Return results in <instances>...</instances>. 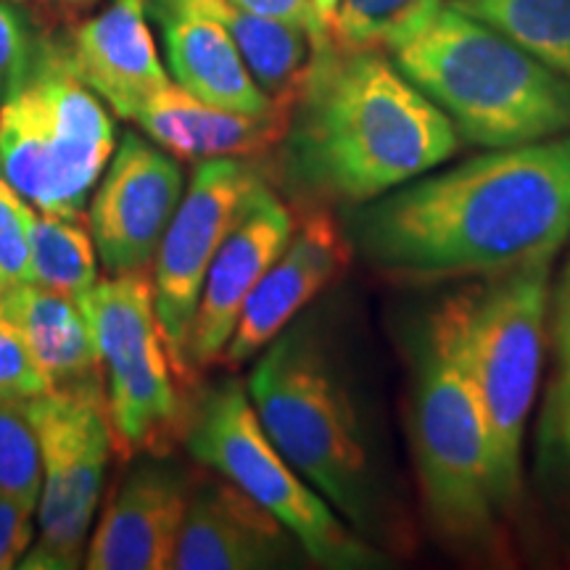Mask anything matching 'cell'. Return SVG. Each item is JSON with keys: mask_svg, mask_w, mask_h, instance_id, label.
Instances as JSON below:
<instances>
[{"mask_svg": "<svg viewBox=\"0 0 570 570\" xmlns=\"http://www.w3.org/2000/svg\"><path fill=\"white\" fill-rule=\"evenodd\" d=\"M348 240L396 277L502 275L547 259L570 233V135L489 148L360 206Z\"/></svg>", "mask_w": 570, "mask_h": 570, "instance_id": "obj_1", "label": "cell"}, {"mask_svg": "<svg viewBox=\"0 0 570 570\" xmlns=\"http://www.w3.org/2000/svg\"><path fill=\"white\" fill-rule=\"evenodd\" d=\"M281 148L298 194L362 206L444 164L460 135L386 48L327 38L312 46Z\"/></svg>", "mask_w": 570, "mask_h": 570, "instance_id": "obj_2", "label": "cell"}, {"mask_svg": "<svg viewBox=\"0 0 570 570\" xmlns=\"http://www.w3.org/2000/svg\"><path fill=\"white\" fill-rule=\"evenodd\" d=\"M383 48L446 114L460 140L512 148L570 132L566 77L446 0L399 27Z\"/></svg>", "mask_w": 570, "mask_h": 570, "instance_id": "obj_3", "label": "cell"}, {"mask_svg": "<svg viewBox=\"0 0 570 570\" xmlns=\"http://www.w3.org/2000/svg\"><path fill=\"white\" fill-rule=\"evenodd\" d=\"M475 288L449 296L415 344L412 441L431 523L460 547L489 544L502 512L491 446L468 356Z\"/></svg>", "mask_w": 570, "mask_h": 570, "instance_id": "obj_4", "label": "cell"}, {"mask_svg": "<svg viewBox=\"0 0 570 570\" xmlns=\"http://www.w3.org/2000/svg\"><path fill=\"white\" fill-rule=\"evenodd\" d=\"M114 146L111 114L75 75L63 40L38 35L0 106V177L38 212L82 217Z\"/></svg>", "mask_w": 570, "mask_h": 570, "instance_id": "obj_5", "label": "cell"}, {"mask_svg": "<svg viewBox=\"0 0 570 570\" xmlns=\"http://www.w3.org/2000/svg\"><path fill=\"white\" fill-rule=\"evenodd\" d=\"M248 396L262 428L302 479L354 531L375 525V475L346 389L309 327H285L259 354Z\"/></svg>", "mask_w": 570, "mask_h": 570, "instance_id": "obj_6", "label": "cell"}, {"mask_svg": "<svg viewBox=\"0 0 570 570\" xmlns=\"http://www.w3.org/2000/svg\"><path fill=\"white\" fill-rule=\"evenodd\" d=\"M550 262L537 259L475 288L468 323V356L487 420L491 465L502 512L523 491V439L537 399L547 344Z\"/></svg>", "mask_w": 570, "mask_h": 570, "instance_id": "obj_7", "label": "cell"}, {"mask_svg": "<svg viewBox=\"0 0 570 570\" xmlns=\"http://www.w3.org/2000/svg\"><path fill=\"white\" fill-rule=\"evenodd\" d=\"M185 433L194 460L273 512L306 558L327 568L381 566V554L283 458L262 428L244 383L233 377L214 386L190 415Z\"/></svg>", "mask_w": 570, "mask_h": 570, "instance_id": "obj_8", "label": "cell"}, {"mask_svg": "<svg viewBox=\"0 0 570 570\" xmlns=\"http://www.w3.org/2000/svg\"><path fill=\"white\" fill-rule=\"evenodd\" d=\"M104 370L114 449L122 458H164L188 431L183 383L177 381L148 269L109 275L80 298Z\"/></svg>", "mask_w": 570, "mask_h": 570, "instance_id": "obj_9", "label": "cell"}, {"mask_svg": "<svg viewBox=\"0 0 570 570\" xmlns=\"http://www.w3.org/2000/svg\"><path fill=\"white\" fill-rule=\"evenodd\" d=\"M40 446L42 487L38 529L24 570H75L85 566V550L114 439L104 381L48 391L24 407Z\"/></svg>", "mask_w": 570, "mask_h": 570, "instance_id": "obj_10", "label": "cell"}, {"mask_svg": "<svg viewBox=\"0 0 570 570\" xmlns=\"http://www.w3.org/2000/svg\"><path fill=\"white\" fill-rule=\"evenodd\" d=\"M265 177L248 159L198 161L154 259V306L164 344L183 389L194 383L190 325L209 265L225 235Z\"/></svg>", "mask_w": 570, "mask_h": 570, "instance_id": "obj_11", "label": "cell"}, {"mask_svg": "<svg viewBox=\"0 0 570 570\" xmlns=\"http://www.w3.org/2000/svg\"><path fill=\"white\" fill-rule=\"evenodd\" d=\"M183 169L173 154L127 132L90 198V235L109 275L151 269L183 198Z\"/></svg>", "mask_w": 570, "mask_h": 570, "instance_id": "obj_12", "label": "cell"}, {"mask_svg": "<svg viewBox=\"0 0 570 570\" xmlns=\"http://www.w3.org/2000/svg\"><path fill=\"white\" fill-rule=\"evenodd\" d=\"M294 230V212L265 180L246 202L206 273L188 341V360L196 375L217 365L246 298L288 246Z\"/></svg>", "mask_w": 570, "mask_h": 570, "instance_id": "obj_13", "label": "cell"}, {"mask_svg": "<svg viewBox=\"0 0 570 570\" xmlns=\"http://www.w3.org/2000/svg\"><path fill=\"white\" fill-rule=\"evenodd\" d=\"M352 262V240L333 214L315 206L304 214L288 246L246 298L238 325L227 341L225 367H238L259 356L317 294L344 273Z\"/></svg>", "mask_w": 570, "mask_h": 570, "instance_id": "obj_14", "label": "cell"}, {"mask_svg": "<svg viewBox=\"0 0 570 570\" xmlns=\"http://www.w3.org/2000/svg\"><path fill=\"white\" fill-rule=\"evenodd\" d=\"M194 481L142 462L119 483L85 550L88 570H167L175 566Z\"/></svg>", "mask_w": 570, "mask_h": 570, "instance_id": "obj_15", "label": "cell"}, {"mask_svg": "<svg viewBox=\"0 0 570 570\" xmlns=\"http://www.w3.org/2000/svg\"><path fill=\"white\" fill-rule=\"evenodd\" d=\"M146 0H106L71 27L63 48L75 75L119 119H135L156 92L173 82L156 51Z\"/></svg>", "mask_w": 570, "mask_h": 570, "instance_id": "obj_16", "label": "cell"}, {"mask_svg": "<svg viewBox=\"0 0 570 570\" xmlns=\"http://www.w3.org/2000/svg\"><path fill=\"white\" fill-rule=\"evenodd\" d=\"M294 539L273 512L254 502L225 475L194 481L185 515L177 570L277 568L294 554Z\"/></svg>", "mask_w": 570, "mask_h": 570, "instance_id": "obj_17", "label": "cell"}, {"mask_svg": "<svg viewBox=\"0 0 570 570\" xmlns=\"http://www.w3.org/2000/svg\"><path fill=\"white\" fill-rule=\"evenodd\" d=\"M291 109L294 98H277L273 109L259 114L219 109L169 82L142 106L132 122L175 159L252 161L281 148L291 125Z\"/></svg>", "mask_w": 570, "mask_h": 570, "instance_id": "obj_18", "label": "cell"}, {"mask_svg": "<svg viewBox=\"0 0 570 570\" xmlns=\"http://www.w3.org/2000/svg\"><path fill=\"white\" fill-rule=\"evenodd\" d=\"M146 11L161 35L169 77L198 101L246 114L267 111L277 104L256 82L217 19L183 0H146Z\"/></svg>", "mask_w": 570, "mask_h": 570, "instance_id": "obj_19", "label": "cell"}, {"mask_svg": "<svg viewBox=\"0 0 570 570\" xmlns=\"http://www.w3.org/2000/svg\"><path fill=\"white\" fill-rule=\"evenodd\" d=\"M0 304L19 325L51 391L104 381L88 317L80 304L38 283L9 288L0 296Z\"/></svg>", "mask_w": 570, "mask_h": 570, "instance_id": "obj_20", "label": "cell"}, {"mask_svg": "<svg viewBox=\"0 0 570 570\" xmlns=\"http://www.w3.org/2000/svg\"><path fill=\"white\" fill-rule=\"evenodd\" d=\"M217 19L269 98H294L312 56V35L281 19L252 13L230 0H183Z\"/></svg>", "mask_w": 570, "mask_h": 570, "instance_id": "obj_21", "label": "cell"}, {"mask_svg": "<svg viewBox=\"0 0 570 570\" xmlns=\"http://www.w3.org/2000/svg\"><path fill=\"white\" fill-rule=\"evenodd\" d=\"M487 21L570 82V0H446Z\"/></svg>", "mask_w": 570, "mask_h": 570, "instance_id": "obj_22", "label": "cell"}, {"mask_svg": "<svg viewBox=\"0 0 570 570\" xmlns=\"http://www.w3.org/2000/svg\"><path fill=\"white\" fill-rule=\"evenodd\" d=\"M80 217L32 212L30 254L32 283L80 304L98 283V252Z\"/></svg>", "mask_w": 570, "mask_h": 570, "instance_id": "obj_23", "label": "cell"}, {"mask_svg": "<svg viewBox=\"0 0 570 570\" xmlns=\"http://www.w3.org/2000/svg\"><path fill=\"white\" fill-rule=\"evenodd\" d=\"M42 487L40 446L21 407L0 404V494L38 508Z\"/></svg>", "mask_w": 570, "mask_h": 570, "instance_id": "obj_24", "label": "cell"}, {"mask_svg": "<svg viewBox=\"0 0 570 570\" xmlns=\"http://www.w3.org/2000/svg\"><path fill=\"white\" fill-rule=\"evenodd\" d=\"M439 0H341L331 38L348 48H383L399 27Z\"/></svg>", "mask_w": 570, "mask_h": 570, "instance_id": "obj_25", "label": "cell"}, {"mask_svg": "<svg viewBox=\"0 0 570 570\" xmlns=\"http://www.w3.org/2000/svg\"><path fill=\"white\" fill-rule=\"evenodd\" d=\"M46 375L21 336L19 325L0 304V404L6 407H24L27 402L48 394Z\"/></svg>", "mask_w": 570, "mask_h": 570, "instance_id": "obj_26", "label": "cell"}, {"mask_svg": "<svg viewBox=\"0 0 570 570\" xmlns=\"http://www.w3.org/2000/svg\"><path fill=\"white\" fill-rule=\"evenodd\" d=\"M35 206L0 177V281L6 291L32 283L30 219Z\"/></svg>", "mask_w": 570, "mask_h": 570, "instance_id": "obj_27", "label": "cell"}, {"mask_svg": "<svg viewBox=\"0 0 570 570\" xmlns=\"http://www.w3.org/2000/svg\"><path fill=\"white\" fill-rule=\"evenodd\" d=\"M38 32L13 0H0V106L30 59Z\"/></svg>", "mask_w": 570, "mask_h": 570, "instance_id": "obj_28", "label": "cell"}, {"mask_svg": "<svg viewBox=\"0 0 570 570\" xmlns=\"http://www.w3.org/2000/svg\"><path fill=\"white\" fill-rule=\"evenodd\" d=\"M38 508L0 494V570L17 568L35 544Z\"/></svg>", "mask_w": 570, "mask_h": 570, "instance_id": "obj_29", "label": "cell"}, {"mask_svg": "<svg viewBox=\"0 0 570 570\" xmlns=\"http://www.w3.org/2000/svg\"><path fill=\"white\" fill-rule=\"evenodd\" d=\"M230 3L240 6V9L252 13H259V17L281 19V21H288V24L302 27V30L312 35V46L327 40L323 38V32H320L315 9H312V0H230Z\"/></svg>", "mask_w": 570, "mask_h": 570, "instance_id": "obj_30", "label": "cell"}, {"mask_svg": "<svg viewBox=\"0 0 570 570\" xmlns=\"http://www.w3.org/2000/svg\"><path fill=\"white\" fill-rule=\"evenodd\" d=\"M338 3L341 0H312V9H315V17H317V24H320V32H323V38H331Z\"/></svg>", "mask_w": 570, "mask_h": 570, "instance_id": "obj_31", "label": "cell"}, {"mask_svg": "<svg viewBox=\"0 0 570 570\" xmlns=\"http://www.w3.org/2000/svg\"><path fill=\"white\" fill-rule=\"evenodd\" d=\"M13 3H88V0H13Z\"/></svg>", "mask_w": 570, "mask_h": 570, "instance_id": "obj_32", "label": "cell"}, {"mask_svg": "<svg viewBox=\"0 0 570 570\" xmlns=\"http://www.w3.org/2000/svg\"><path fill=\"white\" fill-rule=\"evenodd\" d=\"M6 294V285H3V281H0V296H3Z\"/></svg>", "mask_w": 570, "mask_h": 570, "instance_id": "obj_33", "label": "cell"}]
</instances>
